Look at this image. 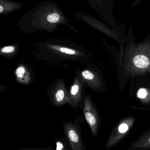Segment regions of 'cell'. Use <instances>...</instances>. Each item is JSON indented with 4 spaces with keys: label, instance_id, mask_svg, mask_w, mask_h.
Segmentation results:
<instances>
[{
    "label": "cell",
    "instance_id": "5bb4252c",
    "mask_svg": "<svg viewBox=\"0 0 150 150\" xmlns=\"http://www.w3.org/2000/svg\"><path fill=\"white\" fill-rule=\"evenodd\" d=\"M25 73V70L23 66L18 67L16 71L17 76L20 78H23Z\"/></svg>",
    "mask_w": 150,
    "mask_h": 150
},
{
    "label": "cell",
    "instance_id": "7a4b0ae2",
    "mask_svg": "<svg viewBox=\"0 0 150 150\" xmlns=\"http://www.w3.org/2000/svg\"><path fill=\"white\" fill-rule=\"evenodd\" d=\"M38 53L41 60L51 62H89L91 54L81 46L67 41L51 39L38 45Z\"/></svg>",
    "mask_w": 150,
    "mask_h": 150
},
{
    "label": "cell",
    "instance_id": "8fae6325",
    "mask_svg": "<svg viewBox=\"0 0 150 150\" xmlns=\"http://www.w3.org/2000/svg\"><path fill=\"white\" fill-rule=\"evenodd\" d=\"M150 149V130L133 142L128 150H145Z\"/></svg>",
    "mask_w": 150,
    "mask_h": 150
},
{
    "label": "cell",
    "instance_id": "52a82bcc",
    "mask_svg": "<svg viewBox=\"0 0 150 150\" xmlns=\"http://www.w3.org/2000/svg\"><path fill=\"white\" fill-rule=\"evenodd\" d=\"M135 119L127 117L122 120L114 129L106 142L105 148L109 150L117 145L130 131L134 126Z\"/></svg>",
    "mask_w": 150,
    "mask_h": 150
},
{
    "label": "cell",
    "instance_id": "3957f363",
    "mask_svg": "<svg viewBox=\"0 0 150 150\" xmlns=\"http://www.w3.org/2000/svg\"><path fill=\"white\" fill-rule=\"evenodd\" d=\"M126 76L150 74V46L142 44L127 53L123 63Z\"/></svg>",
    "mask_w": 150,
    "mask_h": 150
},
{
    "label": "cell",
    "instance_id": "7c38bea8",
    "mask_svg": "<svg viewBox=\"0 0 150 150\" xmlns=\"http://www.w3.org/2000/svg\"><path fill=\"white\" fill-rule=\"evenodd\" d=\"M23 4L9 0H0V14L5 15L20 9Z\"/></svg>",
    "mask_w": 150,
    "mask_h": 150
},
{
    "label": "cell",
    "instance_id": "4fadbf2b",
    "mask_svg": "<svg viewBox=\"0 0 150 150\" xmlns=\"http://www.w3.org/2000/svg\"><path fill=\"white\" fill-rule=\"evenodd\" d=\"M138 98L143 103L150 102V90L146 88H142L138 90L137 92Z\"/></svg>",
    "mask_w": 150,
    "mask_h": 150
},
{
    "label": "cell",
    "instance_id": "ba28073f",
    "mask_svg": "<svg viewBox=\"0 0 150 150\" xmlns=\"http://www.w3.org/2000/svg\"><path fill=\"white\" fill-rule=\"evenodd\" d=\"M86 87L84 82L76 70L74 82L69 90L70 106L73 108H83L86 96L84 91Z\"/></svg>",
    "mask_w": 150,
    "mask_h": 150
},
{
    "label": "cell",
    "instance_id": "8992f818",
    "mask_svg": "<svg viewBox=\"0 0 150 150\" xmlns=\"http://www.w3.org/2000/svg\"><path fill=\"white\" fill-rule=\"evenodd\" d=\"M82 108L85 119L91 129L92 135L97 136L101 124V118L98 110L93 101L90 94H86Z\"/></svg>",
    "mask_w": 150,
    "mask_h": 150
},
{
    "label": "cell",
    "instance_id": "6da1fadb",
    "mask_svg": "<svg viewBox=\"0 0 150 150\" xmlns=\"http://www.w3.org/2000/svg\"><path fill=\"white\" fill-rule=\"evenodd\" d=\"M67 26L74 32L78 33L69 23L61 9L54 2L47 1L39 4L22 18L19 26L27 33L45 31L52 32L59 26Z\"/></svg>",
    "mask_w": 150,
    "mask_h": 150
},
{
    "label": "cell",
    "instance_id": "30bf717a",
    "mask_svg": "<svg viewBox=\"0 0 150 150\" xmlns=\"http://www.w3.org/2000/svg\"><path fill=\"white\" fill-rule=\"evenodd\" d=\"M92 8L98 12L102 20L110 23L109 0H87Z\"/></svg>",
    "mask_w": 150,
    "mask_h": 150
},
{
    "label": "cell",
    "instance_id": "9c48e42d",
    "mask_svg": "<svg viewBox=\"0 0 150 150\" xmlns=\"http://www.w3.org/2000/svg\"><path fill=\"white\" fill-rule=\"evenodd\" d=\"M79 123L70 121L63 123L64 133L73 150H84L85 147L82 140V134Z\"/></svg>",
    "mask_w": 150,
    "mask_h": 150
},
{
    "label": "cell",
    "instance_id": "5b68a950",
    "mask_svg": "<svg viewBox=\"0 0 150 150\" xmlns=\"http://www.w3.org/2000/svg\"><path fill=\"white\" fill-rule=\"evenodd\" d=\"M78 71L86 87L91 90L98 92H103L105 90V80L99 69L94 67H87L82 70H78Z\"/></svg>",
    "mask_w": 150,
    "mask_h": 150
},
{
    "label": "cell",
    "instance_id": "9a60e30c",
    "mask_svg": "<svg viewBox=\"0 0 150 150\" xmlns=\"http://www.w3.org/2000/svg\"><path fill=\"white\" fill-rule=\"evenodd\" d=\"M15 49L16 48L14 46H7L3 47L1 49V51L4 53H13L15 51Z\"/></svg>",
    "mask_w": 150,
    "mask_h": 150
},
{
    "label": "cell",
    "instance_id": "277c9868",
    "mask_svg": "<svg viewBox=\"0 0 150 150\" xmlns=\"http://www.w3.org/2000/svg\"><path fill=\"white\" fill-rule=\"evenodd\" d=\"M46 92L50 105L57 107L67 104L70 106L69 90L63 79L58 78L55 80L48 86Z\"/></svg>",
    "mask_w": 150,
    "mask_h": 150
},
{
    "label": "cell",
    "instance_id": "2e32d148",
    "mask_svg": "<svg viewBox=\"0 0 150 150\" xmlns=\"http://www.w3.org/2000/svg\"><path fill=\"white\" fill-rule=\"evenodd\" d=\"M56 150H62L67 149V145L64 144V142L60 140H58L56 142Z\"/></svg>",
    "mask_w": 150,
    "mask_h": 150
}]
</instances>
